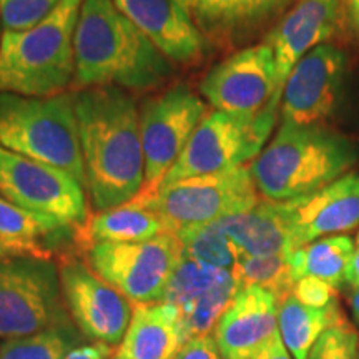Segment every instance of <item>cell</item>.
<instances>
[{"mask_svg": "<svg viewBox=\"0 0 359 359\" xmlns=\"http://www.w3.org/2000/svg\"><path fill=\"white\" fill-rule=\"evenodd\" d=\"M87 193L97 212L140 195L145 183L140 109L120 87L74 92Z\"/></svg>", "mask_w": 359, "mask_h": 359, "instance_id": "6da1fadb", "label": "cell"}, {"mask_svg": "<svg viewBox=\"0 0 359 359\" xmlns=\"http://www.w3.org/2000/svg\"><path fill=\"white\" fill-rule=\"evenodd\" d=\"M72 87L151 90L168 82L172 60L116 8L114 0H83L74 34Z\"/></svg>", "mask_w": 359, "mask_h": 359, "instance_id": "7a4b0ae2", "label": "cell"}, {"mask_svg": "<svg viewBox=\"0 0 359 359\" xmlns=\"http://www.w3.org/2000/svg\"><path fill=\"white\" fill-rule=\"evenodd\" d=\"M359 160V145L327 125L281 122L273 140L251 161L257 190L269 201L309 196L344 177Z\"/></svg>", "mask_w": 359, "mask_h": 359, "instance_id": "3957f363", "label": "cell"}, {"mask_svg": "<svg viewBox=\"0 0 359 359\" xmlns=\"http://www.w3.org/2000/svg\"><path fill=\"white\" fill-rule=\"evenodd\" d=\"M83 0H60L29 30H4L0 40V93L53 97L74 82V34Z\"/></svg>", "mask_w": 359, "mask_h": 359, "instance_id": "277c9868", "label": "cell"}, {"mask_svg": "<svg viewBox=\"0 0 359 359\" xmlns=\"http://www.w3.org/2000/svg\"><path fill=\"white\" fill-rule=\"evenodd\" d=\"M0 147L65 170L87 191L74 93H0Z\"/></svg>", "mask_w": 359, "mask_h": 359, "instance_id": "5b68a950", "label": "cell"}, {"mask_svg": "<svg viewBox=\"0 0 359 359\" xmlns=\"http://www.w3.org/2000/svg\"><path fill=\"white\" fill-rule=\"evenodd\" d=\"M67 313L58 266L52 259H0V338L69 327Z\"/></svg>", "mask_w": 359, "mask_h": 359, "instance_id": "8992f818", "label": "cell"}, {"mask_svg": "<svg viewBox=\"0 0 359 359\" xmlns=\"http://www.w3.org/2000/svg\"><path fill=\"white\" fill-rule=\"evenodd\" d=\"M278 110L268 107L255 116H236L213 110L205 115L177 163L160 187L200 175L243 167L263 151L276 123Z\"/></svg>", "mask_w": 359, "mask_h": 359, "instance_id": "52a82bcc", "label": "cell"}, {"mask_svg": "<svg viewBox=\"0 0 359 359\" xmlns=\"http://www.w3.org/2000/svg\"><path fill=\"white\" fill-rule=\"evenodd\" d=\"M135 201L158 213L168 231L177 233L246 212L259 200L250 168L236 167L160 187L155 195L137 196Z\"/></svg>", "mask_w": 359, "mask_h": 359, "instance_id": "ba28073f", "label": "cell"}, {"mask_svg": "<svg viewBox=\"0 0 359 359\" xmlns=\"http://www.w3.org/2000/svg\"><path fill=\"white\" fill-rule=\"evenodd\" d=\"M88 266L135 304L161 303L183 259L177 233L167 231L137 243H97L87 251Z\"/></svg>", "mask_w": 359, "mask_h": 359, "instance_id": "9c48e42d", "label": "cell"}, {"mask_svg": "<svg viewBox=\"0 0 359 359\" xmlns=\"http://www.w3.org/2000/svg\"><path fill=\"white\" fill-rule=\"evenodd\" d=\"M208 107L185 83H177L140 105L145 183L138 196H151L177 163Z\"/></svg>", "mask_w": 359, "mask_h": 359, "instance_id": "30bf717a", "label": "cell"}, {"mask_svg": "<svg viewBox=\"0 0 359 359\" xmlns=\"http://www.w3.org/2000/svg\"><path fill=\"white\" fill-rule=\"evenodd\" d=\"M0 195L27 212L47 215L72 228L90 213L85 188L69 172L0 147Z\"/></svg>", "mask_w": 359, "mask_h": 359, "instance_id": "8fae6325", "label": "cell"}, {"mask_svg": "<svg viewBox=\"0 0 359 359\" xmlns=\"http://www.w3.org/2000/svg\"><path fill=\"white\" fill-rule=\"evenodd\" d=\"M349 74L348 55L321 43L291 70L281 95V122L327 125L338 114Z\"/></svg>", "mask_w": 359, "mask_h": 359, "instance_id": "7c38bea8", "label": "cell"}, {"mask_svg": "<svg viewBox=\"0 0 359 359\" xmlns=\"http://www.w3.org/2000/svg\"><path fill=\"white\" fill-rule=\"evenodd\" d=\"M57 266L65 306L79 330L97 343H122L132 320V302L74 255L60 257Z\"/></svg>", "mask_w": 359, "mask_h": 359, "instance_id": "4fadbf2b", "label": "cell"}, {"mask_svg": "<svg viewBox=\"0 0 359 359\" xmlns=\"http://www.w3.org/2000/svg\"><path fill=\"white\" fill-rule=\"evenodd\" d=\"M275 90V52L266 42L233 52L200 83V93L215 110L236 116L258 115L271 103Z\"/></svg>", "mask_w": 359, "mask_h": 359, "instance_id": "5bb4252c", "label": "cell"}, {"mask_svg": "<svg viewBox=\"0 0 359 359\" xmlns=\"http://www.w3.org/2000/svg\"><path fill=\"white\" fill-rule=\"evenodd\" d=\"M343 17V0H298L264 35L275 52L276 90L268 109L278 110L291 70L309 50L327 43Z\"/></svg>", "mask_w": 359, "mask_h": 359, "instance_id": "9a60e30c", "label": "cell"}, {"mask_svg": "<svg viewBox=\"0 0 359 359\" xmlns=\"http://www.w3.org/2000/svg\"><path fill=\"white\" fill-rule=\"evenodd\" d=\"M298 0H183L210 47H248Z\"/></svg>", "mask_w": 359, "mask_h": 359, "instance_id": "2e32d148", "label": "cell"}, {"mask_svg": "<svg viewBox=\"0 0 359 359\" xmlns=\"http://www.w3.org/2000/svg\"><path fill=\"white\" fill-rule=\"evenodd\" d=\"M114 4L175 64L195 65L208 52L210 43L183 0H114Z\"/></svg>", "mask_w": 359, "mask_h": 359, "instance_id": "e0dca14e", "label": "cell"}, {"mask_svg": "<svg viewBox=\"0 0 359 359\" xmlns=\"http://www.w3.org/2000/svg\"><path fill=\"white\" fill-rule=\"evenodd\" d=\"M278 333V302L258 286L238 291L213 330L223 359H251Z\"/></svg>", "mask_w": 359, "mask_h": 359, "instance_id": "ac0fdd59", "label": "cell"}, {"mask_svg": "<svg viewBox=\"0 0 359 359\" xmlns=\"http://www.w3.org/2000/svg\"><path fill=\"white\" fill-rule=\"evenodd\" d=\"M294 200H264L246 212L218 219V223L240 255L291 257L298 250L294 240Z\"/></svg>", "mask_w": 359, "mask_h": 359, "instance_id": "d6986e66", "label": "cell"}, {"mask_svg": "<svg viewBox=\"0 0 359 359\" xmlns=\"http://www.w3.org/2000/svg\"><path fill=\"white\" fill-rule=\"evenodd\" d=\"M296 248L325 236L351 231L359 224V173L344 177L309 196L294 200Z\"/></svg>", "mask_w": 359, "mask_h": 359, "instance_id": "ffe728a7", "label": "cell"}, {"mask_svg": "<svg viewBox=\"0 0 359 359\" xmlns=\"http://www.w3.org/2000/svg\"><path fill=\"white\" fill-rule=\"evenodd\" d=\"M182 346L177 308L167 303L135 304L114 359H173Z\"/></svg>", "mask_w": 359, "mask_h": 359, "instance_id": "44dd1931", "label": "cell"}, {"mask_svg": "<svg viewBox=\"0 0 359 359\" xmlns=\"http://www.w3.org/2000/svg\"><path fill=\"white\" fill-rule=\"evenodd\" d=\"M168 226L158 213L138 201L90 215L75 228L74 241L83 253L97 243H137L167 233Z\"/></svg>", "mask_w": 359, "mask_h": 359, "instance_id": "7402d4cb", "label": "cell"}, {"mask_svg": "<svg viewBox=\"0 0 359 359\" xmlns=\"http://www.w3.org/2000/svg\"><path fill=\"white\" fill-rule=\"evenodd\" d=\"M74 230L60 219L27 212L0 196V240L19 257L52 259V250L45 243Z\"/></svg>", "mask_w": 359, "mask_h": 359, "instance_id": "603a6c76", "label": "cell"}, {"mask_svg": "<svg viewBox=\"0 0 359 359\" xmlns=\"http://www.w3.org/2000/svg\"><path fill=\"white\" fill-rule=\"evenodd\" d=\"M344 321L338 299L326 308H311L291 293L278 304V331L293 359H308L320 336Z\"/></svg>", "mask_w": 359, "mask_h": 359, "instance_id": "cb8c5ba5", "label": "cell"}, {"mask_svg": "<svg viewBox=\"0 0 359 359\" xmlns=\"http://www.w3.org/2000/svg\"><path fill=\"white\" fill-rule=\"evenodd\" d=\"M354 253V241L346 235L314 240L291 255L290 263L294 281L313 276L338 290L346 283V273Z\"/></svg>", "mask_w": 359, "mask_h": 359, "instance_id": "d4e9b609", "label": "cell"}, {"mask_svg": "<svg viewBox=\"0 0 359 359\" xmlns=\"http://www.w3.org/2000/svg\"><path fill=\"white\" fill-rule=\"evenodd\" d=\"M290 258L288 255H273V257L238 255L231 271L240 290L258 286L275 296L280 304L283 299L293 293L296 283Z\"/></svg>", "mask_w": 359, "mask_h": 359, "instance_id": "484cf974", "label": "cell"}, {"mask_svg": "<svg viewBox=\"0 0 359 359\" xmlns=\"http://www.w3.org/2000/svg\"><path fill=\"white\" fill-rule=\"evenodd\" d=\"M231 276L230 269L213 268L183 257L170 278L161 303L172 304L177 311H182Z\"/></svg>", "mask_w": 359, "mask_h": 359, "instance_id": "4316f807", "label": "cell"}, {"mask_svg": "<svg viewBox=\"0 0 359 359\" xmlns=\"http://www.w3.org/2000/svg\"><path fill=\"white\" fill-rule=\"evenodd\" d=\"M177 236L183 245V257L208 266L231 271L240 255L218 222L182 228Z\"/></svg>", "mask_w": 359, "mask_h": 359, "instance_id": "83f0119b", "label": "cell"}, {"mask_svg": "<svg viewBox=\"0 0 359 359\" xmlns=\"http://www.w3.org/2000/svg\"><path fill=\"white\" fill-rule=\"evenodd\" d=\"M238 291H240V286H238L235 276H231L230 280L208 291L188 308L178 311L183 344L193 338H198V336H208L235 299Z\"/></svg>", "mask_w": 359, "mask_h": 359, "instance_id": "f1b7e54d", "label": "cell"}, {"mask_svg": "<svg viewBox=\"0 0 359 359\" xmlns=\"http://www.w3.org/2000/svg\"><path fill=\"white\" fill-rule=\"evenodd\" d=\"M72 339L64 327L42 331L24 338L6 339L0 346V359H64Z\"/></svg>", "mask_w": 359, "mask_h": 359, "instance_id": "f546056e", "label": "cell"}, {"mask_svg": "<svg viewBox=\"0 0 359 359\" xmlns=\"http://www.w3.org/2000/svg\"><path fill=\"white\" fill-rule=\"evenodd\" d=\"M60 0H0L4 30H29L52 13Z\"/></svg>", "mask_w": 359, "mask_h": 359, "instance_id": "4dcf8cb0", "label": "cell"}, {"mask_svg": "<svg viewBox=\"0 0 359 359\" xmlns=\"http://www.w3.org/2000/svg\"><path fill=\"white\" fill-rule=\"evenodd\" d=\"M308 359H359V338L348 321L330 327L316 341Z\"/></svg>", "mask_w": 359, "mask_h": 359, "instance_id": "1f68e13d", "label": "cell"}, {"mask_svg": "<svg viewBox=\"0 0 359 359\" xmlns=\"http://www.w3.org/2000/svg\"><path fill=\"white\" fill-rule=\"evenodd\" d=\"M293 296L299 303L311 308H326L338 299L334 286L313 276L302 278V280L296 281Z\"/></svg>", "mask_w": 359, "mask_h": 359, "instance_id": "d6a6232c", "label": "cell"}, {"mask_svg": "<svg viewBox=\"0 0 359 359\" xmlns=\"http://www.w3.org/2000/svg\"><path fill=\"white\" fill-rule=\"evenodd\" d=\"M173 359H223L212 336H198L187 341Z\"/></svg>", "mask_w": 359, "mask_h": 359, "instance_id": "836d02e7", "label": "cell"}, {"mask_svg": "<svg viewBox=\"0 0 359 359\" xmlns=\"http://www.w3.org/2000/svg\"><path fill=\"white\" fill-rule=\"evenodd\" d=\"M110 356H111V349L109 344L95 343V344H87V346L70 349L64 359H109Z\"/></svg>", "mask_w": 359, "mask_h": 359, "instance_id": "e575fe53", "label": "cell"}, {"mask_svg": "<svg viewBox=\"0 0 359 359\" xmlns=\"http://www.w3.org/2000/svg\"><path fill=\"white\" fill-rule=\"evenodd\" d=\"M251 359H291V354L288 349H286L285 343H283L280 331H278V333L264 344V348L259 349Z\"/></svg>", "mask_w": 359, "mask_h": 359, "instance_id": "d590c367", "label": "cell"}, {"mask_svg": "<svg viewBox=\"0 0 359 359\" xmlns=\"http://www.w3.org/2000/svg\"><path fill=\"white\" fill-rule=\"evenodd\" d=\"M343 17L359 40V0H343Z\"/></svg>", "mask_w": 359, "mask_h": 359, "instance_id": "8d00e7d4", "label": "cell"}, {"mask_svg": "<svg viewBox=\"0 0 359 359\" xmlns=\"http://www.w3.org/2000/svg\"><path fill=\"white\" fill-rule=\"evenodd\" d=\"M346 285L351 286V288H359V248L354 253L351 263H349L346 273Z\"/></svg>", "mask_w": 359, "mask_h": 359, "instance_id": "74e56055", "label": "cell"}, {"mask_svg": "<svg viewBox=\"0 0 359 359\" xmlns=\"http://www.w3.org/2000/svg\"><path fill=\"white\" fill-rule=\"evenodd\" d=\"M349 309H351L353 320L359 325V288H351V293L348 296Z\"/></svg>", "mask_w": 359, "mask_h": 359, "instance_id": "f35d334b", "label": "cell"}, {"mask_svg": "<svg viewBox=\"0 0 359 359\" xmlns=\"http://www.w3.org/2000/svg\"><path fill=\"white\" fill-rule=\"evenodd\" d=\"M11 257H19V255H17L13 250L8 248V246L4 243L2 240H0V259H2V258H11Z\"/></svg>", "mask_w": 359, "mask_h": 359, "instance_id": "ab89813d", "label": "cell"}, {"mask_svg": "<svg viewBox=\"0 0 359 359\" xmlns=\"http://www.w3.org/2000/svg\"><path fill=\"white\" fill-rule=\"evenodd\" d=\"M358 246H359V231H358Z\"/></svg>", "mask_w": 359, "mask_h": 359, "instance_id": "60d3db41", "label": "cell"}, {"mask_svg": "<svg viewBox=\"0 0 359 359\" xmlns=\"http://www.w3.org/2000/svg\"><path fill=\"white\" fill-rule=\"evenodd\" d=\"M0 40H2V35H0Z\"/></svg>", "mask_w": 359, "mask_h": 359, "instance_id": "b9f144b4", "label": "cell"}]
</instances>
